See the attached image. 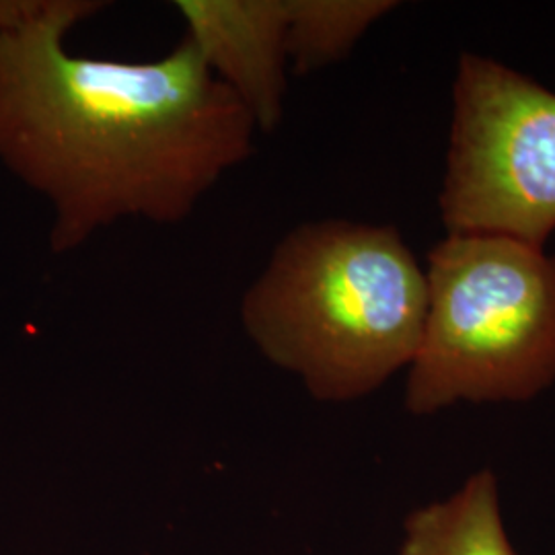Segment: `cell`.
<instances>
[{
    "label": "cell",
    "mask_w": 555,
    "mask_h": 555,
    "mask_svg": "<svg viewBox=\"0 0 555 555\" xmlns=\"http://www.w3.org/2000/svg\"><path fill=\"white\" fill-rule=\"evenodd\" d=\"M46 0H0V36L34 20Z\"/></svg>",
    "instance_id": "obj_8"
},
{
    "label": "cell",
    "mask_w": 555,
    "mask_h": 555,
    "mask_svg": "<svg viewBox=\"0 0 555 555\" xmlns=\"http://www.w3.org/2000/svg\"><path fill=\"white\" fill-rule=\"evenodd\" d=\"M428 307L405 410L525 403L555 383V256L498 235H447L428 254Z\"/></svg>",
    "instance_id": "obj_3"
},
{
    "label": "cell",
    "mask_w": 555,
    "mask_h": 555,
    "mask_svg": "<svg viewBox=\"0 0 555 555\" xmlns=\"http://www.w3.org/2000/svg\"><path fill=\"white\" fill-rule=\"evenodd\" d=\"M399 555H516L500 513L494 472H477L455 494L408 516Z\"/></svg>",
    "instance_id": "obj_6"
},
{
    "label": "cell",
    "mask_w": 555,
    "mask_h": 555,
    "mask_svg": "<svg viewBox=\"0 0 555 555\" xmlns=\"http://www.w3.org/2000/svg\"><path fill=\"white\" fill-rule=\"evenodd\" d=\"M185 38L245 105L258 132L276 130L286 98L284 0H179Z\"/></svg>",
    "instance_id": "obj_5"
},
{
    "label": "cell",
    "mask_w": 555,
    "mask_h": 555,
    "mask_svg": "<svg viewBox=\"0 0 555 555\" xmlns=\"http://www.w3.org/2000/svg\"><path fill=\"white\" fill-rule=\"evenodd\" d=\"M426 307V272L393 224L315 220L278 243L241 323L311 396L346 403L410 369Z\"/></svg>",
    "instance_id": "obj_2"
},
{
    "label": "cell",
    "mask_w": 555,
    "mask_h": 555,
    "mask_svg": "<svg viewBox=\"0 0 555 555\" xmlns=\"http://www.w3.org/2000/svg\"><path fill=\"white\" fill-rule=\"evenodd\" d=\"M447 235L545 247L555 231V93L511 66L461 54L440 190Z\"/></svg>",
    "instance_id": "obj_4"
},
{
    "label": "cell",
    "mask_w": 555,
    "mask_h": 555,
    "mask_svg": "<svg viewBox=\"0 0 555 555\" xmlns=\"http://www.w3.org/2000/svg\"><path fill=\"white\" fill-rule=\"evenodd\" d=\"M286 50L302 77L350 56L362 36L399 7L396 0H284Z\"/></svg>",
    "instance_id": "obj_7"
},
{
    "label": "cell",
    "mask_w": 555,
    "mask_h": 555,
    "mask_svg": "<svg viewBox=\"0 0 555 555\" xmlns=\"http://www.w3.org/2000/svg\"><path fill=\"white\" fill-rule=\"evenodd\" d=\"M101 9L46 0L0 36V165L50 204L56 256L121 219L183 222L258 134L188 38L149 62L68 52Z\"/></svg>",
    "instance_id": "obj_1"
}]
</instances>
